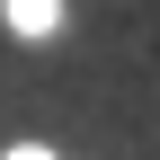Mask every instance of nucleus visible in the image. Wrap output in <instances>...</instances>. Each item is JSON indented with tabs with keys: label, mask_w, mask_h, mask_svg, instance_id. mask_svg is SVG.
<instances>
[{
	"label": "nucleus",
	"mask_w": 160,
	"mask_h": 160,
	"mask_svg": "<svg viewBox=\"0 0 160 160\" xmlns=\"http://www.w3.org/2000/svg\"><path fill=\"white\" fill-rule=\"evenodd\" d=\"M9 160H53V151H9Z\"/></svg>",
	"instance_id": "f03ea898"
},
{
	"label": "nucleus",
	"mask_w": 160,
	"mask_h": 160,
	"mask_svg": "<svg viewBox=\"0 0 160 160\" xmlns=\"http://www.w3.org/2000/svg\"><path fill=\"white\" fill-rule=\"evenodd\" d=\"M53 18H62V0H9V27L18 36H53Z\"/></svg>",
	"instance_id": "f257e3e1"
}]
</instances>
